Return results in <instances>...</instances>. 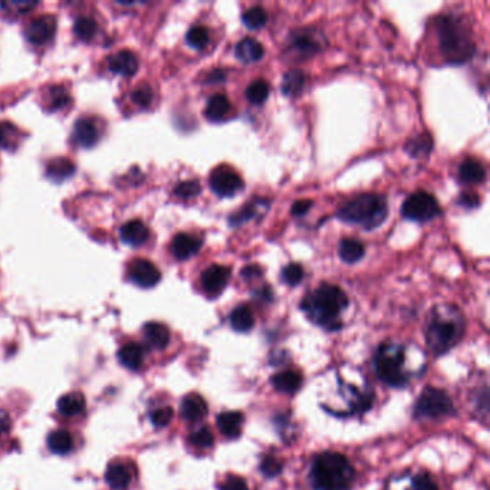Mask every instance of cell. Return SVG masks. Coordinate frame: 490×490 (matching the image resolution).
<instances>
[{
	"label": "cell",
	"instance_id": "6da1fadb",
	"mask_svg": "<svg viewBox=\"0 0 490 490\" xmlns=\"http://www.w3.org/2000/svg\"><path fill=\"white\" fill-rule=\"evenodd\" d=\"M348 306V297L337 285L323 284L302 299L301 308L306 317L325 330L341 328V314Z\"/></svg>",
	"mask_w": 490,
	"mask_h": 490
},
{
	"label": "cell",
	"instance_id": "7a4b0ae2",
	"mask_svg": "<svg viewBox=\"0 0 490 490\" xmlns=\"http://www.w3.org/2000/svg\"><path fill=\"white\" fill-rule=\"evenodd\" d=\"M465 332V321L454 306L440 305L432 309L426 339L429 350L434 355H442L451 350Z\"/></svg>",
	"mask_w": 490,
	"mask_h": 490
},
{
	"label": "cell",
	"instance_id": "3957f363",
	"mask_svg": "<svg viewBox=\"0 0 490 490\" xmlns=\"http://www.w3.org/2000/svg\"><path fill=\"white\" fill-rule=\"evenodd\" d=\"M436 30L440 52L449 63H465L475 54V45L467 26L456 16L447 14L438 18Z\"/></svg>",
	"mask_w": 490,
	"mask_h": 490
},
{
	"label": "cell",
	"instance_id": "277c9868",
	"mask_svg": "<svg viewBox=\"0 0 490 490\" xmlns=\"http://www.w3.org/2000/svg\"><path fill=\"white\" fill-rule=\"evenodd\" d=\"M354 476V469L347 457L335 451L317 456L311 469V482L315 490H350Z\"/></svg>",
	"mask_w": 490,
	"mask_h": 490
},
{
	"label": "cell",
	"instance_id": "5b68a950",
	"mask_svg": "<svg viewBox=\"0 0 490 490\" xmlns=\"http://www.w3.org/2000/svg\"><path fill=\"white\" fill-rule=\"evenodd\" d=\"M337 216L342 222L372 231L381 226L388 216L387 200L380 194H359L341 206Z\"/></svg>",
	"mask_w": 490,
	"mask_h": 490
},
{
	"label": "cell",
	"instance_id": "8992f818",
	"mask_svg": "<svg viewBox=\"0 0 490 490\" xmlns=\"http://www.w3.org/2000/svg\"><path fill=\"white\" fill-rule=\"evenodd\" d=\"M405 352L404 348L396 342H384L375 354V371L379 379L390 387H404L408 381L404 371Z\"/></svg>",
	"mask_w": 490,
	"mask_h": 490
},
{
	"label": "cell",
	"instance_id": "52a82bcc",
	"mask_svg": "<svg viewBox=\"0 0 490 490\" xmlns=\"http://www.w3.org/2000/svg\"><path fill=\"white\" fill-rule=\"evenodd\" d=\"M453 413L454 407L450 397L443 390L433 387H427L423 391L414 408V416L417 418H438Z\"/></svg>",
	"mask_w": 490,
	"mask_h": 490
},
{
	"label": "cell",
	"instance_id": "ba28073f",
	"mask_svg": "<svg viewBox=\"0 0 490 490\" xmlns=\"http://www.w3.org/2000/svg\"><path fill=\"white\" fill-rule=\"evenodd\" d=\"M401 213L407 220L424 223L436 219L440 215V206L433 194L420 190L405 199L401 207Z\"/></svg>",
	"mask_w": 490,
	"mask_h": 490
},
{
	"label": "cell",
	"instance_id": "9c48e42d",
	"mask_svg": "<svg viewBox=\"0 0 490 490\" xmlns=\"http://www.w3.org/2000/svg\"><path fill=\"white\" fill-rule=\"evenodd\" d=\"M209 184L211 191L217 194L219 198H233L244 186L242 177L227 166H220L211 171Z\"/></svg>",
	"mask_w": 490,
	"mask_h": 490
},
{
	"label": "cell",
	"instance_id": "30bf717a",
	"mask_svg": "<svg viewBox=\"0 0 490 490\" xmlns=\"http://www.w3.org/2000/svg\"><path fill=\"white\" fill-rule=\"evenodd\" d=\"M128 279L140 288H153L160 279L161 273L154 264L147 259H136L128 265Z\"/></svg>",
	"mask_w": 490,
	"mask_h": 490
},
{
	"label": "cell",
	"instance_id": "8fae6325",
	"mask_svg": "<svg viewBox=\"0 0 490 490\" xmlns=\"http://www.w3.org/2000/svg\"><path fill=\"white\" fill-rule=\"evenodd\" d=\"M321 46L317 32L302 30L290 36L289 51L295 58H311L321 51Z\"/></svg>",
	"mask_w": 490,
	"mask_h": 490
},
{
	"label": "cell",
	"instance_id": "7c38bea8",
	"mask_svg": "<svg viewBox=\"0 0 490 490\" xmlns=\"http://www.w3.org/2000/svg\"><path fill=\"white\" fill-rule=\"evenodd\" d=\"M228 277H231V269L222 265H211L202 273V288L209 297H217L224 290Z\"/></svg>",
	"mask_w": 490,
	"mask_h": 490
},
{
	"label": "cell",
	"instance_id": "4fadbf2b",
	"mask_svg": "<svg viewBox=\"0 0 490 490\" xmlns=\"http://www.w3.org/2000/svg\"><path fill=\"white\" fill-rule=\"evenodd\" d=\"M56 32V21L54 16H39L32 21L25 30L28 41L34 45H43L51 41Z\"/></svg>",
	"mask_w": 490,
	"mask_h": 490
},
{
	"label": "cell",
	"instance_id": "5bb4252c",
	"mask_svg": "<svg viewBox=\"0 0 490 490\" xmlns=\"http://www.w3.org/2000/svg\"><path fill=\"white\" fill-rule=\"evenodd\" d=\"M100 127L96 125L92 118H81L74 125L72 140L79 147L91 149L100 140Z\"/></svg>",
	"mask_w": 490,
	"mask_h": 490
},
{
	"label": "cell",
	"instance_id": "9a60e30c",
	"mask_svg": "<svg viewBox=\"0 0 490 490\" xmlns=\"http://www.w3.org/2000/svg\"><path fill=\"white\" fill-rule=\"evenodd\" d=\"M200 248H202L200 239L194 237L191 235H187V233H178L177 236H174V239L171 242L170 251L175 259L186 260L198 253L200 251Z\"/></svg>",
	"mask_w": 490,
	"mask_h": 490
},
{
	"label": "cell",
	"instance_id": "2e32d148",
	"mask_svg": "<svg viewBox=\"0 0 490 490\" xmlns=\"http://www.w3.org/2000/svg\"><path fill=\"white\" fill-rule=\"evenodd\" d=\"M111 72L122 76H133L138 70V59L131 51H120L108 61Z\"/></svg>",
	"mask_w": 490,
	"mask_h": 490
},
{
	"label": "cell",
	"instance_id": "e0dca14e",
	"mask_svg": "<svg viewBox=\"0 0 490 490\" xmlns=\"http://www.w3.org/2000/svg\"><path fill=\"white\" fill-rule=\"evenodd\" d=\"M142 335L147 345L154 350H164L170 342V331L160 322H149L144 325Z\"/></svg>",
	"mask_w": 490,
	"mask_h": 490
},
{
	"label": "cell",
	"instance_id": "ac0fdd59",
	"mask_svg": "<svg viewBox=\"0 0 490 490\" xmlns=\"http://www.w3.org/2000/svg\"><path fill=\"white\" fill-rule=\"evenodd\" d=\"M120 236H121V240L124 243L129 244V246H133V248H138V246H141V244H144L147 240H149L150 232H149V228H147V226L142 222L131 220V222L125 223L121 227Z\"/></svg>",
	"mask_w": 490,
	"mask_h": 490
},
{
	"label": "cell",
	"instance_id": "d6986e66",
	"mask_svg": "<svg viewBox=\"0 0 490 490\" xmlns=\"http://www.w3.org/2000/svg\"><path fill=\"white\" fill-rule=\"evenodd\" d=\"M105 480L114 490H124L133 480V471L124 463H111L105 473Z\"/></svg>",
	"mask_w": 490,
	"mask_h": 490
},
{
	"label": "cell",
	"instance_id": "ffe728a7",
	"mask_svg": "<svg viewBox=\"0 0 490 490\" xmlns=\"http://www.w3.org/2000/svg\"><path fill=\"white\" fill-rule=\"evenodd\" d=\"M207 403L199 394H189L182 401V416L190 423L200 421L207 416Z\"/></svg>",
	"mask_w": 490,
	"mask_h": 490
},
{
	"label": "cell",
	"instance_id": "44dd1931",
	"mask_svg": "<svg viewBox=\"0 0 490 490\" xmlns=\"http://www.w3.org/2000/svg\"><path fill=\"white\" fill-rule=\"evenodd\" d=\"M85 407H87L85 397L81 393H78V391L62 396L58 401L59 414L68 418L83 414L85 412Z\"/></svg>",
	"mask_w": 490,
	"mask_h": 490
},
{
	"label": "cell",
	"instance_id": "7402d4cb",
	"mask_svg": "<svg viewBox=\"0 0 490 490\" xmlns=\"http://www.w3.org/2000/svg\"><path fill=\"white\" fill-rule=\"evenodd\" d=\"M236 58L240 59L244 63H252V62H257L264 58L265 55V49L264 45L257 42L253 38H244L242 39L235 49Z\"/></svg>",
	"mask_w": 490,
	"mask_h": 490
},
{
	"label": "cell",
	"instance_id": "603a6c76",
	"mask_svg": "<svg viewBox=\"0 0 490 490\" xmlns=\"http://www.w3.org/2000/svg\"><path fill=\"white\" fill-rule=\"evenodd\" d=\"M231 109L232 105L231 101H228V98L223 94H216L209 98L204 114L207 120L213 122H220L227 118L228 114H231Z\"/></svg>",
	"mask_w": 490,
	"mask_h": 490
},
{
	"label": "cell",
	"instance_id": "cb8c5ba5",
	"mask_svg": "<svg viewBox=\"0 0 490 490\" xmlns=\"http://www.w3.org/2000/svg\"><path fill=\"white\" fill-rule=\"evenodd\" d=\"M459 178L465 184H480L486 178V170L479 160L467 158L459 167Z\"/></svg>",
	"mask_w": 490,
	"mask_h": 490
},
{
	"label": "cell",
	"instance_id": "d4e9b609",
	"mask_svg": "<svg viewBox=\"0 0 490 490\" xmlns=\"http://www.w3.org/2000/svg\"><path fill=\"white\" fill-rule=\"evenodd\" d=\"M243 414L239 412H224L217 416V427L227 438H236L242 433Z\"/></svg>",
	"mask_w": 490,
	"mask_h": 490
},
{
	"label": "cell",
	"instance_id": "484cf974",
	"mask_svg": "<svg viewBox=\"0 0 490 490\" xmlns=\"http://www.w3.org/2000/svg\"><path fill=\"white\" fill-rule=\"evenodd\" d=\"M144 355H145L144 348L140 344H137V342H128V344L121 347L118 351L120 363L125 368L133 370V371H137L141 368V365L144 363Z\"/></svg>",
	"mask_w": 490,
	"mask_h": 490
},
{
	"label": "cell",
	"instance_id": "4316f807",
	"mask_svg": "<svg viewBox=\"0 0 490 490\" xmlns=\"http://www.w3.org/2000/svg\"><path fill=\"white\" fill-rule=\"evenodd\" d=\"M273 387L285 394H295L302 385V375L298 371L288 370L284 372L276 374L272 379Z\"/></svg>",
	"mask_w": 490,
	"mask_h": 490
},
{
	"label": "cell",
	"instance_id": "83f0119b",
	"mask_svg": "<svg viewBox=\"0 0 490 490\" xmlns=\"http://www.w3.org/2000/svg\"><path fill=\"white\" fill-rule=\"evenodd\" d=\"M339 257L344 260L345 264H356L358 260H361L365 253V248L361 242L356 239L345 237L339 242L338 246Z\"/></svg>",
	"mask_w": 490,
	"mask_h": 490
},
{
	"label": "cell",
	"instance_id": "f1b7e54d",
	"mask_svg": "<svg viewBox=\"0 0 490 490\" xmlns=\"http://www.w3.org/2000/svg\"><path fill=\"white\" fill-rule=\"evenodd\" d=\"M71 101L68 89L62 85L49 87L45 92V107L47 111H58L67 107Z\"/></svg>",
	"mask_w": 490,
	"mask_h": 490
},
{
	"label": "cell",
	"instance_id": "f546056e",
	"mask_svg": "<svg viewBox=\"0 0 490 490\" xmlns=\"http://www.w3.org/2000/svg\"><path fill=\"white\" fill-rule=\"evenodd\" d=\"M268 206H269V203L265 200H259V199L253 200V202L248 203L246 206H243L242 210L236 211V213H233L231 217H228V223H231V226H233V227L240 226L243 223L252 220L253 217H256L262 209L268 210Z\"/></svg>",
	"mask_w": 490,
	"mask_h": 490
},
{
	"label": "cell",
	"instance_id": "4dcf8cb0",
	"mask_svg": "<svg viewBox=\"0 0 490 490\" xmlns=\"http://www.w3.org/2000/svg\"><path fill=\"white\" fill-rule=\"evenodd\" d=\"M75 173V164L68 158H55L46 167V175L55 183L63 182Z\"/></svg>",
	"mask_w": 490,
	"mask_h": 490
},
{
	"label": "cell",
	"instance_id": "1f68e13d",
	"mask_svg": "<svg viewBox=\"0 0 490 490\" xmlns=\"http://www.w3.org/2000/svg\"><path fill=\"white\" fill-rule=\"evenodd\" d=\"M231 325H232V328L237 332L251 331L255 325L252 309L248 305L236 306L231 314Z\"/></svg>",
	"mask_w": 490,
	"mask_h": 490
},
{
	"label": "cell",
	"instance_id": "d6a6232c",
	"mask_svg": "<svg viewBox=\"0 0 490 490\" xmlns=\"http://www.w3.org/2000/svg\"><path fill=\"white\" fill-rule=\"evenodd\" d=\"M47 447L55 454H68L74 449V438L67 430H55L47 437Z\"/></svg>",
	"mask_w": 490,
	"mask_h": 490
},
{
	"label": "cell",
	"instance_id": "836d02e7",
	"mask_svg": "<svg viewBox=\"0 0 490 490\" xmlns=\"http://www.w3.org/2000/svg\"><path fill=\"white\" fill-rule=\"evenodd\" d=\"M305 85V74L299 70H290L284 75L282 79V94L286 96L298 95Z\"/></svg>",
	"mask_w": 490,
	"mask_h": 490
},
{
	"label": "cell",
	"instance_id": "e575fe53",
	"mask_svg": "<svg viewBox=\"0 0 490 490\" xmlns=\"http://www.w3.org/2000/svg\"><path fill=\"white\" fill-rule=\"evenodd\" d=\"M405 150L413 157H426L433 150V138L429 134H420L412 140H408Z\"/></svg>",
	"mask_w": 490,
	"mask_h": 490
},
{
	"label": "cell",
	"instance_id": "d590c367",
	"mask_svg": "<svg viewBox=\"0 0 490 490\" xmlns=\"http://www.w3.org/2000/svg\"><path fill=\"white\" fill-rule=\"evenodd\" d=\"M242 21L248 29L251 30H257L260 28H264L266 21H268V14L265 12L264 8L260 6H253L251 9H248L246 12L243 13Z\"/></svg>",
	"mask_w": 490,
	"mask_h": 490
},
{
	"label": "cell",
	"instance_id": "8d00e7d4",
	"mask_svg": "<svg viewBox=\"0 0 490 490\" xmlns=\"http://www.w3.org/2000/svg\"><path fill=\"white\" fill-rule=\"evenodd\" d=\"M96 30H98L96 22L92 18H88V16H81V18L75 21L74 32L81 41H85V42L91 41L96 35Z\"/></svg>",
	"mask_w": 490,
	"mask_h": 490
},
{
	"label": "cell",
	"instance_id": "74e56055",
	"mask_svg": "<svg viewBox=\"0 0 490 490\" xmlns=\"http://www.w3.org/2000/svg\"><path fill=\"white\" fill-rule=\"evenodd\" d=\"M269 96V84L264 79H256L255 83H252L248 88H246V98L248 100L255 104H264Z\"/></svg>",
	"mask_w": 490,
	"mask_h": 490
},
{
	"label": "cell",
	"instance_id": "f35d334b",
	"mask_svg": "<svg viewBox=\"0 0 490 490\" xmlns=\"http://www.w3.org/2000/svg\"><path fill=\"white\" fill-rule=\"evenodd\" d=\"M186 41L194 49H204L210 42V34L204 26H194L187 32Z\"/></svg>",
	"mask_w": 490,
	"mask_h": 490
},
{
	"label": "cell",
	"instance_id": "ab89813d",
	"mask_svg": "<svg viewBox=\"0 0 490 490\" xmlns=\"http://www.w3.org/2000/svg\"><path fill=\"white\" fill-rule=\"evenodd\" d=\"M19 141L18 129L9 122H0V147L6 150L16 149Z\"/></svg>",
	"mask_w": 490,
	"mask_h": 490
},
{
	"label": "cell",
	"instance_id": "60d3db41",
	"mask_svg": "<svg viewBox=\"0 0 490 490\" xmlns=\"http://www.w3.org/2000/svg\"><path fill=\"white\" fill-rule=\"evenodd\" d=\"M189 442H190V445L194 446V447L207 449V447L213 446L215 438H213V433L210 432L209 427H202V429L195 430L194 433L190 434Z\"/></svg>",
	"mask_w": 490,
	"mask_h": 490
},
{
	"label": "cell",
	"instance_id": "b9f144b4",
	"mask_svg": "<svg viewBox=\"0 0 490 490\" xmlns=\"http://www.w3.org/2000/svg\"><path fill=\"white\" fill-rule=\"evenodd\" d=\"M303 279V268L299 264H289L282 270V281L289 286H297Z\"/></svg>",
	"mask_w": 490,
	"mask_h": 490
},
{
	"label": "cell",
	"instance_id": "7bdbcfd3",
	"mask_svg": "<svg viewBox=\"0 0 490 490\" xmlns=\"http://www.w3.org/2000/svg\"><path fill=\"white\" fill-rule=\"evenodd\" d=\"M202 187L199 184V182H195V180H189V182H183L180 183L175 189H174V194L177 198L187 200V199H193L200 193Z\"/></svg>",
	"mask_w": 490,
	"mask_h": 490
},
{
	"label": "cell",
	"instance_id": "ee69618b",
	"mask_svg": "<svg viewBox=\"0 0 490 490\" xmlns=\"http://www.w3.org/2000/svg\"><path fill=\"white\" fill-rule=\"evenodd\" d=\"M282 462L277 460L275 456H265L262 463H260V471L264 473L266 478H275L282 471Z\"/></svg>",
	"mask_w": 490,
	"mask_h": 490
},
{
	"label": "cell",
	"instance_id": "f6af8a7d",
	"mask_svg": "<svg viewBox=\"0 0 490 490\" xmlns=\"http://www.w3.org/2000/svg\"><path fill=\"white\" fill-rule=\"evenodd\" d=\"M174 412L171 407H160L151 413V423L156 427H166L173 420Z\"/></svg>",
	"mask_w": 490,
	"mask_h": 490
},
{
	"label": "cell",
	"instance_id": "bcb514c9",
	"mask_svg": "<svg viewBox=\"0 0 490 490\" xmlns=\"http://www.w3.org/2000/svg\"><path fill=\"white\" fill-rule=\"evenodd\" d=\"M153 91L149 85H141L133 92V101L140 108H149L153 103Z\"/></svg>",
	"mask_w": 490,
	"mask_h": 490
},
{
	"label": "cell",
	"instance_id": "7dc6e473",
	"mask_svg": "<svg viewBox=\"0 0 490 490\" xmlns=\"http://www.w3.org/2000/svg\"><path fill=\"white\" fill-rule=\"evenodd\" d=\"M412 490H438V487L429 475H426V473H421V475H417L413 479Z\"/></svg>",
	"mask_w": 490,
	"mask_h": 490
},
{
	"label": "cell",
	"instance_id": "c3c4849f",
	"mask_svg": "<svg viewBox=\"0 0 490 490\" xmlns=\"http://www.w3.org/2000/svg\"><path fill=\"white\" fill-rule=\"evenodd\" d=\"M220 490H249L246 482L239 476H228L222 484Z\"/></svg>",
	"mask_w": 490,
	"mask_h": 490
},
{
	"label": "cell",
	"instance_id": "681fc988",
	"mask_svg": "<svg viewBox=\"0 0 490 490\" xmlns=\"http://www.w3.org/2000/svg\"><path fill=\"white\" fill-rule=\"evenodd\" d=\"M312 200H298L292 204V215L301 217L303 215H306L309 210L312 207Z\"/></svg>",
	"mask_w": 490,
	"mask_h": 490
},
{
	"label": "cell",
	"instance_id": "f907efd6",
	"mask_svg": "<svg viewBox=\"0 0 490 490\" xmlns=\"http://www.w3.org/2000/svg\"><path fill=\"white\" fill-rule=\"evenodd\" d=\"M459 203L460 206L466 207V209H473V207H476L479 204V198L476 194H467V193H463L460 195V199H459Z\"/></svg>",
	"mask_w": 490,
	"mask_h": 490
},
{
	"label": "cell",
	"instance_id": "816d5d0a",
	"mask_svg": "<svg viewBox=\"0 0 490 490\" xmlns=\"http://www.w3.org/2000/svg\"><path fill=\"white\" fill-rule=\"evenodd\" d=\"M260 275H262V269H260L259 266L256 265H249L244 268L242 270V276L244 277L246 281H251V279H255V277H259Z\"/></svg>",
	"mask_w": 490,
	"mask_h": 490
},
{
	"label": "cell",
	"instance_id": "f5cc1de1",
	"mask_svg": "<svg viewBox=\"0 0 490 490\" xmlns=\"http://www.w3.org/2000/svg\"><path fill=\"white\" fill-rule=\"evenodd\" d=\"M10 427V417L8 416L6 412L0 410V434L6 433Z\"/></svg>",
	"mask_w": 490,
	"mask_h": 490
},
{
	"label": "cell",
	"instance_id": "db71d44e",
	"mask_svg": "<svg viewBox=\"0 0 490 490\" xmlns=\"http://www.w3.org/2000/svg\"><path fill=\"white\" fill-rule=\"evenodd\" d=\"M226 78V74L220 70H215L213 72H210V75L207 76V83H222V81Z\"/></svg>",
	"mask_w": 490,
	"mask_h": 490
}]
</instances>
